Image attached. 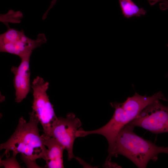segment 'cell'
Listing matches in <instances>:
<instances>
[{
    "label": "cell",
    "mask_w": 168,
    "mask_h": 168,
    "mask_svg": "<svg viewBox=\"0 0 168 168\" xmlns=\"http://www.w3.org/2000/svg\"><path fill=\"white\" fill-rule=\"evenodd\" d=\"M39 120L32 111L30 119L27 122L23 117L19 119L17 126L8 140L0 145V149H5L4 153L7 157L10 152L21 154V159L27 167L40 168L36 160L44 159L47 149L45 147L39 133L38 125Z\"/></svg>",
    "instance_id": "1"
},
{
    "label": "cell",
    "mask_w": 168,
    "mask_h": 168,
    "mask_svg": "<svg viewBox=\"0 0 168 168\" xmlns=\"http://www.w3.org/2000/svg\"><path fill=\"white\" fill-rule=\"evenodd\" d=\"M134 127L126 125L118 135L112 157L121 155L132 161L138 167L145 168L151 160L156 161L158 154H168V147H160L144 139L133 131Z\"/></svg>",
    "instance_id": "2"
},
{
    "label": "cell",
    "mask_w": 168,
    "mask_h": 168,
    "mask_svg": "<svg viewBox=\"0 0 168 168\" xmlns=\"http://www.w3.org/2000/svg\"><path fill=\"white\" fill-rule=\"evenodd\" d=\"M49 85L48 82L39 76L33 80L31 86L33 97L32 108L42 126L44 133L50 136L53 125L57 117L47 95Z\"/></svg>",
    "instance_id": "3"
},
{
    "label": "cell",
    "mask_w": 168,
    "mask_h": 168,
    "mask_svg": "<svg viewBox=\"0 0 168 168\" xmlns=\"http://www.w3.org/2000/svg\"><path fill=\"white\" fill-rule=\"evenodd\" d=\"M7 30L0 35V51L17 55L21 58L32 53L33 50L45 43L47 39L44 33L38 34L33 40L27 36L22 30L7 27Z\"/></svg>",
    "instance_id": "4"
},
{
    "label": "cell",
    "mask_w": 168,
    "mask_h": 168,
    "mask_svg": "<svg viewBox=\"0 0 168 168\" xmlns=\"http://www.w3.org/2000/svg\"><path fill=\"white\" fill-rule=\"evenodd\" d=\"M128 124L154 133H168V103L165 106L159 100L154 101L146 106Z\"/></svg>",
    "instance_id": "5"
},
{
    "label": "cell",
    "mask_w": 168,
    "mask_h": 168,
    "mask_svg": "<svg viewBox=\"0 0 168 168\" xmlns=\"http://www.w3.org/2000/svg\"><path fill=\"white\" fill-rule=\"evenodd\" d=\"M82 125L80 120L72 113L67 114L66 117H57L52 128L50 137L58 142L68 152V160L76 158L73 148L76 134Z\"/></svg>",
    "instance_id": "6"
},
{
    "label": "cell",
    "mask_w": 168,
    "mask_h": 168,
    "mask_svg": "<svg viewBox=\"0 0 168 168\" xmlns=\"http://www.w3.org/2000/svg\"><path fill=\"white\" fill-rule=\"evenodd\" d=\"M32 53L21 58L18 67L13 66L11 71L14 75V86L15 90V100L19 103L25 99L30 90V61Z\"/></svg>",
    "instance_id": "7"
},
{
    "label": "cell",
    "mask_w": 168,
    "mask_h": 168,
    "mask_svg": "<svg viewBox=\"0 0 168 168\" xmlns=\"http://www.w3.org/2000/svg\"><path fill=\"white\" fill-rule=\"evenodd\" d=\"M41 137L43 143L48 147L44 159L46 162L45 167L64 168L63 153L64 148L56 140L44 133Z\"/></svg>",
    "instance_id": "8"
},
{
    "label": "cell",
    "mask_w": 168,
    "mask_h": 168,
    "mask_svg": "<svg viewBox=\"0 0 168 168\" xmlns=\"http://www.w3.org/2000/svg\"><path fill=\"white\" fill-rule=\"evenodd\" d=\"M120 7L124 16L129 18L144 15L146 11L139 7L132 0H119Z\"/></svg>",
    "instance_id": "9"
},
{
    "label": "cell",
    "mask_w": 168,
    "mask_h": 168,
    "mask_svg": "<svg viewBox=\"0 0 168 168\" xmlns=\"http://www.w3.org/2000/svg\"><path fill=\"white\" fill-rule=\"evenodd\" d=\"M23 17V14L20 11L15 12L11 10L6 14H0V21L4 23L7 27L9 26V22L20 23Z\"/></svg>",
    "instance_id": "10"
},
{
    "label": "cell",
    "mask_w": 168,
    "mask_h": 168,
    "mask_svg": "<svg viewBox=\"0 0 168 168\" xmlns=\"http://www.w3.org/2000/svg\"><path fill=\"white\" fill-rule=\"evenodd\" d=\"M16 155L13 153L10 158L7 157L5 160L0 159V166H3L4 168H21L16 159Z\"/></svg>",
    "instance_id": "11"
},
{
    "label": "cell",
    "mask_w": 168,
    "mask_h": 168,
    "mask_svg": "<svg viewBox=\"0 0 168 168\" xmlns=\"http://www.w3.org/2000/svg\"><path fill=\"white\" fill-rule=\"evenodd\" d=\"M57 0H52L51 2V4L48 9L44 13V15L46 16L48 15V13L49 10L52 8V7L55 5Z\"/></svg>",
    "instance_id": "12"
},
{
    "label": "cell",
    "mask_w": 168,
    "mask_h": 168,
    "mask_svg": "<svg viewBox=\"0 0 168 168\" xmlns=\"http://www.w3.org/2000/svg\"><path fill=\"white\" fill-rule=\"evenodd\" d=\"M167 46L168 47V44H167Z\"/></svg>",
    "instance_id": "13"
}]
</instances>
